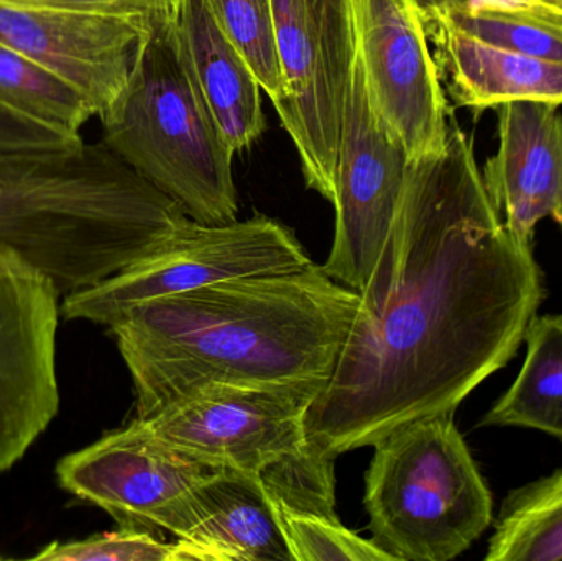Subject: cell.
<instances>
[{
	"label": "cell",
	"instance_id": "obj_8",
	"mask_svg": "<svg viewBox=\"0 0 562 561\" xmlns=\"http://www.w3.org/2000/svg\"><path fill=\"white\" fill-rule=\"evenodd\" d=\"M216 470L170 447L135 417L61 458L56 478L66 493L104 510L119 527L165 530L181 539L190 529L198 487Z\"/></svg>",
	"mask_w": 562,
	"mask_h": 561
},
{
	"label": "cell",
	"instance_id": "obj_26",
	"mask_svg": "<svg viewBox=\"0 0 562 561\" xmlns=\"http://www.w3.org/2000/svg\"><path fill=\"white\" fill-rule=\"evenodd\" d=\"M0 5L117 16L155 26L171 19L177 0H0Z\"/></svg>",
	"mask_w": 562,
	"mask_h": 561
},
{
	"label": "cell",
	"instance_id": "obj_21",
	"mask_svg": "<svg viewBox=\"0 0 562 561\" xmlns=\"http://www.w3.org/2000/svg\"><path fill=\"white\" fill-rule=\"evenodd\" d=\"M217 23L256 72L263 92L279 104L288 88L277 49L273 0H206Z\"/></svg>",
	"mask_w": 562,
	"mask_h": 561
},
{
	"label": "cell",
	"instance_id": "obj_29",
	"mask_svg": "<svg viewBox=\"0 0 562 561\" xmlns=\"http://www.w3.org/2000/svg\"><path fill=\"white\" fill-rule=\"evenodd\" d=\"M547 5H550L551 9L558 10V12L562 13V0H543Z\"/></svg>",
	"mask_w": 562,
	"mask_h": 561
},
{
	"label": "cell",
	"instance_id": "obj_15",
	"mask_svg": "<svg viewBox=\"0 0 562 561\" xmlns=\"http://www.w3.org/2000/svg\"><path fill=\"white\" fill-rule=\"evenodd\" d=\"M173 35L178 55L207 112L234 155L244 154L267 128L262 86L217 23L206 0H177Z\"/></svg>",
	"mask_w": 562,
	"mask_h": 561
},
{
	"label": "cell",
	"instance_id": "obj_28",
	"mask_svg": "<svg viewBox=\"0 0 562 561\" xmlns=\"http://www.w3.org/2000/svg\"><path fill=\"white\" fill-rule=\"evenodd\" d=\"M69 144L75 142L0 108V152L48 150Z\"/></svg>",
	"mask_w": 562,
	"mask_h": 561
},
{
	"label": "cell",
	"instance_id": "obj_23",
	"mask_svg": "<svg viewBox=\"0 0 562 561\" xmlns=\"http://www.w3.org/2000/svg\"><path fill=\"white\" fill-rule=\"evenodd\" d=\"M432 22L448 23L459 32L497 48L562 63V20L510 10H482L442 16Z\"/></svg>",
	"mask_w": 562,
	"mask_h": 561
},
{
	"label": "cell",
	"instance_id": "obj_12",
	"mask_svg": "<svg viewBox=\"0 0 562 561\" xmlns=\"http://www.w3.org/2000/svg\"><path fill=\"white\" fill-rule=\"evenodd\" d=\"M357 53L380 121L409 161L442 154L449 111L425 23L412 0H352Z\"/></svg>",
	"mask_w": 562,
	"mask_h": 561
},
{
	"label": "cell",
	"instance_id": "obj_13",
	"mask_svg": "<svg viewBox=\"0 0 562 561\" xmlns=\"http://www.w3.org/2000/svg\"><path fill=\"white\" fill-rule=\"evenodd\" d=\"M151 29L117 16L0 5V45L68 82L99 119L124 91L135 48Z\"/></svg>",
	"mask_w": 562,
	"mask_h": 561
},
{
	"label": "cell",
	"instance_id": "obj_17",
	"mask_svg": "<svg viewBox=\"0 0 562 561\" xmlns=\"http://www.w3.org/2000/svg\"><path fill=\"white\" fill-rule=\"evenodd\" d=\"M445 92L459 108H498L505 102L562 105V63L497 48L445 22L425 25Z\"/></svg>",
	"mask_w": 562,
	"mask_h": 561
},
{
	"label": "cell",
	"instance_id": "obj_18",
	"mask_svg": "<svg viewBox=\"0 0 562 561\" xmlns=\"http://www.w3.org/2000/svg\"><path fill=\"white\" fill-rule=\"evenodd\" d=\"M524 366L514 384L482 418V427L538 430L562 441V313L528 325Z\"/></svg>",
	"mask_w": 562,
	"mask_h": 561
},
{
	"label": "cell",
	"instance_id": "obj_22",
	"mask_svg": "<svg viewBox=\"0 0 562 561\" xmlns=\"http://www.w3.org/2000/svg\"><path fill=\"white\" fill-rule=\"evenodd\" d=\"M270 501L293 561H396L375 540L362 539L337 517L294 510L273 497Z\"/></svg>",
	"mask_w": 562,
	"mask_h": 561
},
{
	"label": "cell",
	"instance_id": "obj_3",
	"mask_svg": "<svg viewBox=\"0 0 562 561\" xmlns=\"http://www.w3.org/2000/svg\"><path fill=\"white\" fill-rule=\"evenodd\" d=\"M184 220L180 204L104 142L0 152V246L63 296L121 272Z\"/></svg>",
	"mask_w": 562,
	"mask_h": 561
},
{
	"label": "cell",
	"instance_id": "obj_27",
	"mask_svg": "<svg viewBox=\"0 0 562 561\" xmlns=\"http://www.w3.org/2000/svg\"><path fill=\"white\" fill-rule=\"evenodd\" d=\"M423 23L448 15L482 12V10H510L527 12L547 19L562 20V13L551 9L543 0H412Z\"/></svg>",
	"mask_w": 562,
	"mask_h": 561
},
{
	"label": "cell",
	"instance_id": "obj_1",
	"mask_svg": "<svg viewBox=\"0 0 562 561\" xmlns=\"http://www.w3.org/2000/svg\"><path fill=\"white\" fill-rule=\"evenodd\" d=\"M543 299L533 246L502 223L451 112L445 152L409 161L385 246L307 411V448L336 460L454 414L517 355Z\"/></svg>",
	"mask_w": 562,
	"mask_h": 561
},
{
	"label": "cell",
	"instance_id": "obj_16",
	"mask_svg": "<svg viewBox=\"0 0 562 561\" xmlns=\"http://www.w3.org/2000/svg\"><path fill=\"white\" fill-rule=\"evenodd\" d=\"M184 561H293L260 476L220 468L200 487Z\"/></svg>",
	"mask_w": 562,
	"mask_h": 561
},
{
	"label": "cell",
	"instance_id": "obj_7",
	"mask_svg": "<svg viewBox=\"0 0 562 561\" xmlns=\"http://www.w3.org/2000/svg\"><path fill=\"white\" fill-rule=\"evenodd\" d=\"M288 92L273 105L307 188L334 203L347 92L356 61L352 0H273Z\"/></svg>",
	"mask_w": 562,
	"mask_h": 561
},
{
	"label": "cell",
	"instance_id": "obj_9",
	"mask_svg": "<svg viewBox=\"0 0 562 561\" xmlns=\"http://www.w3.org/2000/svg\"><path fill=\"white\" fill-rule=\"evenodd\" d=\"M326 379L211 388L145 420L170 447L211 464L260 476L307 450L306 415Z\"/></svg>",
	"mask_w": 562,
	"mask_h": 561
},
{
	"label": "cell",
	"instance_id": "obj_24",
	"mask_svg": "<svg viewBox=\"0 0 562 561\" xmlns=\"http://www.w3.org/2000/svg\"><path fill=\"white\" fill-rule=\"evenodd\" d=\"M334 461L307 448L267 468L260 480L267 494L294 510L337 517L334 496Z\"/></svg>",
	"mask_w": 562,
	"mask_h": 561
},
{
	"label": "cell",
	"instance_id": "obj_20",
	"mask_svg": "<svg viewBox=\"0 0 562 561\" xmlns=\"http://www.w3.org/2000/svg\"><path fill=\"white\" fill-rule=\"evenodd\" d=\"M0 108L55 132L68 142L95 117L91 104L68 82L20 53L0 45Z\"/></svg>",
	"mask_w": 562,
	"mask_h": 561
},
{
	"label": "cell",
	"instance_id": "obj_2",
	"mask_svg": "<svg viewBox=\"0 0 562 561\" xmlns=\"http://www.w3.org/2000/svg\"><path fill=\"white\" fill-rule=\"evenodd\" d=\"M359 292L321 266L240 277L138 303L109 329L137 418L211 388L329 381Z\"/></svg>",
	"mask_w": 562,
	"mask_h": 561
},
{
	"label": "cell",
	"instance_id": "obj_4",
	"mask_svg": "<svg viewBox=\"0 0 562 561\" xmlns=\"http://www.w3.org/2000/svg\"><path fill=\"white\" fill-rule=\"evenodd\" d=\"M173 15L145 33L102 142L201 224L237 221L234 154L178 55Z\"/></svg>",
	"mask_w": 562,
	"mask_h": 561
},
{
	"label": "cell",
	"instance_id": "obj_10",
	"mask_svg": "<svg viewBox=\"0 0 562 561\" xmlns=\"http://www.w3.org/2000/svg\"><path fill=\"white\" fill-rule=\"evenodd\" d=\"M409 158L380 121L356 52L337 157L336 231L324 273L363 289L385 246L405 187Z\"/></svg>",
	"mask_w": 562,
	"mask_h": 561
},
{
	"label": "cell",
	"instance_id": "obj_5",
	"mask_svg": "<svg viewBox=\"0 0 562 561\" xmlns=\"http://www.w3.org/2000/svg\"><path fill=\"white\" fill-rule=\"evenodd\" d=\"M363 506L396 561H449L494 523L492 493L454 414L419 418L373 445Z\"/></svg>",
	"mask_w": 562,
	"mask_h": 561
},
{
	"label": "cell",
	"instance_id": "obj_25",
	"mask_svg": "<svg viewBox=\"0 0 562 561\" xmlns=\"http://www.w3.org/2000/svg\"><path fill=\"white\" fill-rule=\"evenodd\" d=\"M33 560L48 561H184L180 542L165 543L154 534L119 527L82 540L53 542Z\"/></svg>",
	"mask_w": 562,
	"mask_h": 561
},
{
	"label": "cell",
	"instance_id": "obj_30",
	"mask_svg": "<svg viewBox=\"0 0 562 561\" xmlns=\"http://www.w3.org/2000/svg\"><path fill=\"white\" fill-rule=\"evenodd\" d=\"M557 223L560 224V227H561V231H562V213H561L560 220H558Z\"/></svg>",
	"mask_w": 562,
	"mask_h": 561
},
{
	"label": "cell",
	"instance_id": "obj_14",
	"mask_svg": "<svg viewBox=\"0 0 562 561\" xmlns=\"http://www.w3.org/2000/svg\"><path fill=\"white\" fill-rule=\"evenodd\" d=\"M561 105L514 101L498 105L497 154L482 173L485 191L502 223L533 246L537 226L562 213Z\"/></svg>",
	"mask_w": 562,
	"mask_h": 561
},
{
	"label": "cell",
	"instance_id": "obj_11",
	"mask_svg": "<svg viewBox=\"0 0 562 561\" xmlns=\"http://www.w3.org/2000/svg\"><path fill=\"white\" fill-rule=\"evenodd\" d=\"M61 302L46 273L0 246V473L15 467L58 415Z\"/></svg>",
	"mask_w": 562,
	"mask_h": 561
},
{
	"label": "cell",
	"instance_id": "obj_6",
	"mask_svg": "<svg viewBox=\"0 0 562 561\" xmlns=\"http://www.w3.org/2000/svg\"><path fill=\"white\" fill-rule=\"evenodd\" d=\"M313 266L293 231L267 216L229 224L184 220L170 236L127 267L63 296L61 316L111 326L127 310L240 277L294 272Z\"/></svg>",
	"mask_w": 562,
	"mask_h": 561
},
{
	"label": "cell",
	"instance_id": "obj_19",
	"mask_svg": "<svg viewBox=\"0 0 562 561\" xmlns=\"http://www.w3.org/2000/svg\"><path fill=\"white\" fill-rule=\"evenodd\" d=\"M485 560H562V468L508 494Z\"/></svg>",
	"mask_w": 562,
	"mask_h": 561
}]
</instances>
